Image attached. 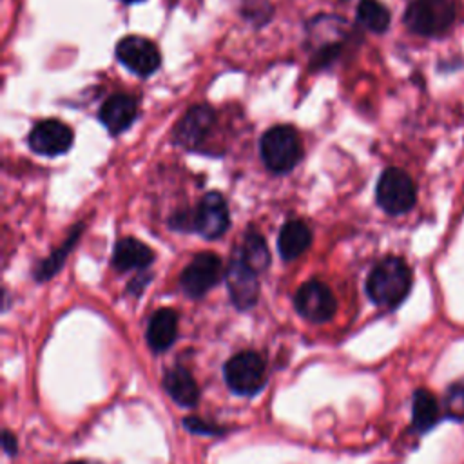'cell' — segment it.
<instances>
[{"instance_id":"5bb4252c","label":"cell","mask_w":464,"mask_h":464,"mask_svg":"<svg viewBox=\"0 0 464 464\" xmlns=\"http://www.w3.org/2000/svg\"><path fill=\"white\" fill-rule=\"evenodd\" d=\"M178 337V314L172 308L156 310L147 324V344L154 352L169 350Z\"/></svg>"},{"instance_id":"cb8c5ba5","label":"cell","mask_w":464,"mask_h":464,"mask_svg":"<svg viewBox=\"0 0 464 464\" xmlns=\"http://www.w3.org/2000/svg\"><path fill=\"white\" fill-rule=\"evenodd\" d=\"M67 464H100V462H89V460H76V462H67Z\"/></svg>"},{"instance_id":"277c9868","label":"cell","mask_w":464,"mask_h":464,"mask_svg":"<svg viewBox=\"0 0 464 464\" xmlns=\"http://www.w3.org/2000/svg\"><path fill=\"white\" fill-rule=\"evenodd\" d=\"M223 377L234 393L256 395L266 382L265 357L252 350L239 352L225 362Z\"/></svg>"},{"instance_id":"7c38bea8","label":"cell","mask_w":464,"mask_h":464,"mask_svg":"<svg viewBox=\"0 0 464 464\" xmlns=\"http://www.w3.org/2000/svg\"><path fill=\"white\" fill-rule=\"evenodd\" d=\"M212 125L214 111L207 105H194L176 125L174 141L185 149H196L208 136Z\"/></svg>"},{"instance_id":"d6986e66","label":"cell","mask_w":464,"mask_h":464,"mask_svg":"<svg viewBox=\"0 0 464 464\" xmlns=\"http://www.w3.org/2000/svg\"><path fill=\"white\" fill-rule=\"evenodd\" d=\"M237 256L257 274L266 270L270 265V252L266 246V241L261 234L257 232H248L237 248Z\"/></svg>"},{"instance_id":"8992f818","label":"cell","mask_w":464,"mask_h":464,"mask_svg":"<svg viewBox=\"0 0 464 464\" xmlns=\"http://www.w3.org/2000/svg\"><path fill=\"white\" fill-rule=\"evenodd\" d=\"M190 219L192 230H196L205 239H218L221 237L230 223L228 207L225 198L219 192H208L201 198L198 207L187 218V225Z\"/></svg>"},{"instance_id":"e0dca14e","label":"cell","mask_w":464,"mask_h":464,"mask_svg":"<svg viewBox=\"0 0 464 464\" xmlns=\"http://www.w3.org/2000/svg\"><path fill=\"white\" fill-rule=\"evenodd\" d=\"M312 243V232L308 225L301 219H288L281 230L277 239V248L283 259H295L303 252L308 250Z\"/></svg>"},{"instance_id":"8fae6325","label":"cell","mask_w":464,"mask_h":464,"mask_svg":"<svg viewBox=\"0 0 464 464\" xmlns=\"http://www.w3.org/2000/svg\"><path fill=\"white\" fill-rule=\"evenodd\" d=\"M227 286L232 303L239 310L252 308L259 295V283H257V272L252 270L239 256L237 252L228 263L227 268Z\"/></svg>"},{"instance_id":"4fadbf2b","label":"cell","mask_w":464,"mask_h":464,"mask_svg":"<svg viewBox=\"0 0 464 464\" xmlns=\"http://www.w3.org/2000/svg\"><path fill=\"white\" fill-rule=\"evenodd\" d=\"M138 114V103L129 94L109 96L100 109V121L111 134H120L127 130Z\"/></svg>"},{"instance_id":"7a4b0ae2","label":"cell","mask_w":464,"mask_h":464,"mask_svg":"<svg viewBox=\"0 0 464 464\" xmlns=\"http://www.w3.org/2000/svg\"><path fill=\"white\" fill-rule=\"evenodd\" d=\"M261 160L272 172L283 174L292 170L301 160V141L297 132L288 125H276L261 136Z\"/></svg>"},{"instance_id":"3957f363","label":"cell","mask_w":464,"mask_h":464,"mask_svg":"<svg viewBox=\"0 0 464 464\" xmlns=\"http://www.w3.org/2000/svg\"><path fill=\"white\" fill-rule=\"evenodd\" d=\"M455 20L453 0H413L406 13V27L420 36H440Z\"/></svg>"},{"instance_id":"ffe728a7","label":"cell","mask_w":464,"mask_h":464,"mask_svg":"<svg viewBox=\"0 0 464 464\" xmlns=\"http://www.w3.org/2000/svg\"><path fill=\"white\" fill-rule=\"evenodd\" d=\"M357 22L372 33H384L390 25V11L379 0H361Z\"/></svg>"},{"instance_id":"5b68a950","label":"cell","mask_w":464,"mask_h":464,"mask_svg":"<svg viewBox=\"0 0 464 464\" xmlns=\"http://www.w3.org/2000/svg\"><path fill=\"white\" fill-rule=\"evenodd\" d=\"M375 199L384 212L392 216L404 214L415 205V185L404 170L390 167L377 181Z\"/></svg>"},{"instance_id":"ac0fdd59","label":"cell","mask_w":464,"mask_h":464,"mask_svg":"<svg viewBox=\"0 0 464 464\" xmlns=\"http://www.w3.org/2000/svg\"><path fill=\"white\" fill-rule=\"evenodd\" d=\"M411 420H413V428L419 433L428 431L430 428H433L439 420L440 415V406L439 401L435 399V395L430 390H417L413 393V402H411Z\"/></svg>"},{"instance_id":"ba28073f","label":"cell","mask_w":464,"mask_h":464,"mask_svg":"<svg viewBox=\"0 0 464 464\" xmlns=\"http://www.w3.org/2000/svg\"><path fill=\"white\" fill-rule=\"evenodd\" d=\"M294 306L301 317L312 323H326L337 310V301L328 285L312 279L299 286L294 295Z\"/></svg>"},{"instance_id":"52a82bcc","label":"cell","mask_w":464,"mask_h":464,"mask_svg":"<svg viewBox=\"0 0 464 464\" xmlns=\"http://www.w3.org/2000/svg\"><path fill=\"white\" fill-rule=\"evenodd\" d=\"M223 265L214 252H199L179 276L181 290L188 297H203L221 279Z\"/></svg>"},{"instance_id":"7402d4cb","label":"cell","mask_w":464,"mask_h":464,"mask_svg":"<svg viewBox=\"0 0 464 464\" xmlns=\"http://www.w3.org/2000/svg\"><path fill=\"white\" fill-rule=\"evenodd\" d=\"M442 410L446 417L459 422L464 420V379L448 386L442 399Z\"/></svg>"},{"instance_id":"9a60e30c","label":"cell","mask_w":464,"mask_h":464,"mask_svg":"<svg viewBox=\"0 0 464 464\" xmlns=\"http://www.w3.org/2000/svg\"><path fill=\"white\" fill-rule=\"evenodd\" d=\"M154 261V252L136 237H121L112 250V266L118 272L143 270Z\"/></svg>"},{"instance_id":"30bf717a","label":"cell","mask_w":464,"mask_h":464,"mask_svg":"<svg viewBox=\"0 0 464 464\" xmlns=\"http://www.w3.org/2000/svg\"><path fill=\"white\" fill-rule=\"evenodd\" d=\"M27 143L42 156L65 154L72 145V130L60 120H42L29 132Z\"/></svg>"},{"instance_id":"d4e9b609","label":"cell","mask_w":464,"mask_h":464,"mask_svg":"<svg viewBox=\"0 0 464 464\" xmlns=\"http://www.w3.org/2000/svg\"><path fill=\"white\" fill-rule=\"evenodd\" d=\"M121 2H127V4H132V2H140V0H121Z\"/></svg>"},{"instance_id":"6da1fadb","label":"cell","mask_w":464,"mask_h":464,"mask_svg":"<svg viewBox=\"0 0 464 464\" xmlns=\"http://www.w3.org/2000/svg\"><path fill=\"white\" fill-rule=\"evenodd\" d=\"M411 288V270L401 257H386L379 261L366 277V294L379 304L397 306Z\"/></svg>"},{"instance_id":"44dd1931","label":"cell","mask_w":464,"mask_h":464,"mask_svg":"<svg viewBox=\"0 0 464 464\" xmlns=\"http://www.w3.org/2000/svg\"><path fill=\"white\" fill-rule=\"evenodd\" d=\"M80 230H82V227H76V230H74V232L69 236V237H67V241L63 243V246H62L60 250H54V252H53V256H51L49 259L42 261V263L36 266L34 277H36L38 281L49 279V277H53V276L56 274V270H60V266H62V263H63L65 256L69 254L71 246L74 245V241H76V237H78Z\"/></svg>"},{"instance_id":"2e32d148","label":"cell","mask_w":464,"mask_h":464,"mask_svg":"<svg viewBox=\"0 0 464 464\" xmlns=\"http://www.w3.org/2000/svg\"><path fill=\"white\" fill-rule=\"evenodd\" d=\"M163 388L169 393V397L183 408L194 406L199 399V388H198L194 377L190 375V372L185 370L183 366L170 368L165 373Z\"/></svg>"},{"instance_id":"603a6c76","label":"cell","mask_w":464,"mask_h":464,"mask_svg":"<svg viewBox=\"0 0 464 464\" xmlns=\"http://www.w3.org/2000/svg\"><path fill=\"white\" fill-rule=\"evenodd\" d=\"M2 446H4V450H5L9 455L16 453V439H14V435L9 433V431H4V435H2Z\"/></svg>"},{"instance_id":"9c48e42d","label":"cell","mask_w":464,"mask_h":464,"mask_svg":"<svg viewBox=\"0 0 464 464\" xmlns=\"http://www.w3.org/2000/svg\"><path fill=\"white\" fill-rule=\"evenodd\" d=\"M116 58L134 74L145 78L158 71L161 54L158 47L143 36H125L116 44Z\"/></svg>"}]
</instances>
